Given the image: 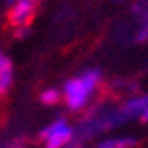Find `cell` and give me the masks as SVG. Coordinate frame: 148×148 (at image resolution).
<instances>
[{
  "mask_svg": "<svg viewBox=\"0 0 148 148\" xmlns=\"http://www.w3.org/2000/svg\"><path fill=\"white\" fill-rule=\"evenodd\" d=\"M99 80H101V72L99 70H86L78 78H70L64 84V95H66L68 109L70 111H80L86 105L88 97L95 92Z\"/></svg>",
  "mask_w": 148,
  "mask_h": 148,
  "instance_id": "6da1fadb",
  "label": "cell"
},
{
  "mask_svg": "<svg viewBox=\"0 0 148 148\" xmlns=\"http://www.w3.org/2000/svg\"><path fill=\"white\" fill-rule=\"evenodd\" d=\"M72 127L64 119H58L43 130L41 138L45 140V148H66L72 140Z\"/></svg>",
  "mask_w": 148,
  "mask_h": 148,
  "instance_id": "7a4b0ae2",
  "label": "cell"
},
{
  "mask_svg": "<svg viewBox=\"0 0 148 148\" xmlns=\"http://www.w3.org/2000/svg\"><path fill=\"white\" fill-rule=\"evenodd\" d=\"M35 6H37V0H16L8 12V23L14 27L29 25V21L35 14Z\"/></svg>",
  "mask_w": 148,
  "mask_h": 148,
  "instance_id": "3957f363",
  "label": "cell"
},
{
  "mask_svg": "<svg viewBox=\"0 0 148 148\" xmlns=\"http://www.w3.org/2000/svg\"><path fill=\"white\" fill-rule=\"evenodd\" d=\"M148 109V95H140V97H134L130 99L121 109H119V115L121 119H132V117H140L144 111Z\"/></svg>",
  "mask_w": 148,
  "mask_h": 148,
  "instance_id": "277c9868",
  "label": "cell"
},
{
  "mask_svg": "<svg viewBox=\"0 0 148 148\" xmlns=\"http://www.w3.org/2000/svg\"><path fill=\"white\" fill-rule=\"evenodd\" d=\"M10 82H12V66L8 58H2V62H0V95H4L8 90Z\"/></svg>",
  "mask_w": 148,
  "mask_h": 148,
  "instance_id": "5b68a950",
  "label": "cell"
},
{
  "mask_svg": "<svg viewBox=\"0 0 148 148\" xmlns=\"http://www.w3.org/2000/svg\"><path fill=\"white\" fill-rule=\"evenodd\" d=\"M60 99H62V92L56 88H47L41 92V103H45V105H56V103H60Z\"/></svg>",
  "mask_w": 148,
  "mask_h": 148,
  "instance_id": "8992f818",
  "label": "cell"
},
{
  "mask_svg": "<svg viewBox=\"0 0 148 148\" xmlns=\"http://www.w3.org/2000/svg\"><path fill=\"white\" fill-rule=\"evenodd\" d=\"M140 119H142V121H148V109H146V111H144V113L140 115Z\"/></svg>",
  "mask_w": 148,
  "mask_h": 148,
  "instance_id": "52a82bcc",
  "label": "cell"
},
{
  "mask_svg": "<svg viewBox=\"0 0 148 148\" xmlns=\"http://www.w3.org/2000/svg\"><path fill=\"white\" fill-rule=\"evenodd\" d=\"M6 2H8V4H14V2H16V0H6Z\"/></svg>",
  "mask_w": 148,
  "mask_h": 148,
  "instance_id": "ba28073f",
  "label": "cell"
},
{
  "mask_svg": "<svg viewBox=\"0 0 148 148\" xmlns=\"http://www.w3.org/2000/svg\"><path fill=\"white\" fill-rule=\"evenodd\" d=\"M2 58H4V56H2V53H0V62H2Z\"/></svg>",
  "mask_w": 148,
  "mask_h": 148,
  "instance_id": "9c48e42d",
  "label": "cell"
},
{
  "mask_svg": "<svg viewBox=\"0 0 148 148\" xmlns=\"http://www.w3.org/2000/svg\"><path fill=\"white\" fill-rule=\"evenodd\" d=\"M14 148H21V146H14Z\"/></svg>",
  "mask_w": 148,
  "mask_h": 148,
  "instance_id": "30bf717a",
  "label": "cell"
},
{
  "mask_svg": "<svg viewBox=\"0 0 148 148\" xmlns=\"http://www.w3.org/2000/svg\"><path fill=\"white\" fill-rule=\"evenodd\" d=\"M117 2H121V0H117Z\"/></svg>",
  "mask_w": 148,
  "mask_h": 148,
  "instance_id": "8fae6325",
  "label": "cell"
},
{
  "mask_svg": "<svg viewBox=\"0 0 148 148\" xmlns=\"http://www.w3.org/2000/svg\"><path fill=\"white\" fill-rule=\"evenodd\" d=\"M37 2H39V0H37Z\"/></svg>",
  "mask_w": 148,
  "mask_h": 148,
  "instance_id": "7c38bea8",
  "label": "cell"
}]
</instances>
